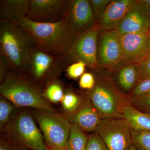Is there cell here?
Returning <instances> with one entry per match:
<instances>
[{"label":"cell","instance_id":"1","mask_svg":"<svg viewBox=\"0 0 150 150\" xmlns=\"http://www.w3.org/2000/svg\"><path fill=\"white\" fill-rule=\"evenodd\" d=\"M14 23L26 32L34 47L62 62L78 35L64 18L57 22L41 23L25 18Z\"/></svg>","mask_w":150,"mask_h":150},{"label":"cell","instance_id":"2","mask_svg":"<svg viewBox=\"0 0 150 150\" xmlns=\"http://www.w3.org/2000/svg\"><path fill=\"white\" fill-rule=\"evenodd\" d=\"M34 47L24 30L13 22L1 19V55L7 60L11 70L22 75L26 73Z\"/></svg>","mask_w":150,"mask_h":150},{"label":"cell","instance_id":"3","mask_svg":"<svg viewBox=\"0 0 150 150\" xmlns=\"http://www.w3.org/2000/svg\"><path fill=\"white\" fill-rule=\"evenodd\" d=\"M87 95L102 119L123 118L130 97L120 91L112 78L106 75L97 78L93 88L88 91Z\"/></svg>","mask_w":150,"mask_h":150},{"label":"cell","instance_id":"4","mask_svg":"<svg viewBox=\"0 0 150 150\" xmlns=\"http://www.w3.org/2000/svg\"><path fill=\"white\" fill-rule=\"evenodd\" d=\"M1 82V94L14 105L54 111L35 85L23 75L9 71Z\"/></svg>","mask_w":150,"mask_h":150},{"label":"cell","instance_id":"5","mask_svg":"<svg viewBox=\"0 0 150 150\" xmlns=\"http://www.w3.org/2000/svg\"><path fill=\"white\" fill-rule=\"evenodd\" d=\"M5 129L9 139L14 144L30 150H49L29 112H17Z\"/></svg>","mask_w":150,"mask_h":150},{"label":"cell","instance_id":"6","mask_svg":"<svg viewBox=\"0 0 150 150\" xmlns=\"http://www.w3.org/2000/svg\"><path fill=\"white\" fill-rule=\"evenodd\" d=\"M35 118L51 149H65L71 123L68 118L54 111L38 110Z\"/></svg>","mask_w":150,"mask_h":150},{"label":"cell","instance_id":"7","mask_svg":"<svg viewBox=\"0 0 150 150\" xmlns=\"http://www.w3.org/2000/svg\"><path fill=\"white\" fill-rule=\"evenodd\" d=\"M95 132L109 150H129L133 145L131 128L125 118H103Z\"/></svg>","mask_w":150,"mask_h":150},{"label":"cell","instance_id":"8","mask_svg":"<svg viewBox=\"0 0 150 150\" xmlns=\"http://www.w3.org/2000/svg\"><path fill=\"white\" fill-rule=\"evenodd\" d=\"M98 29L97 26H93L78 35L63 62L64 66L71 62L82 61L92 69L97 67L98 61L97 52Z\"/></svg>","mask_w":150,"mask_h":150},{"label":"cell","instance_id":"9","mask_svg":"<svg viewBox=\"0 0 150 150\" xmlns=\"http://www.w3.org/2000/svg\"><path fill=\"white\" fill-rule=\"evenodd\" d=\"M69 1L30 0L27 18L41 23H52L64 18Z\"/></svg>","mask_w":150,"mask_h":150},{"label":"cell","instance_id":"10","mask_svg":"<svg viewBox=\"0 0 150 150\" xmlns=\"http://www.w3.org/2000/svg\"><path fill=\"white\" fill-rule=\"evenodd\" d=\"M119 35L122 62L128 65L138 64L150 54L148 32Z\"/></svg>","mask_w":150,"mask_h":150},{"label":"cell","instance_id":"11","mask_svg":"<svg viewBox=\"0 0 150 150\" xmlns=\"http://www.w3.org/2000/svg\"><path fill=\"white\" fill-rule=\"evenodd\" d=\"M63 66L59 58L34 47L30 57L26 73L35 80L41 81L59 73Z\"/></svg>","mask_w":150,"mask_h":150},{"label":"cell","instance_id":"12","mask_svg":"<svg viewBox=\"0 0 150 150\" xmlns=\"http://www.w3.org/2000/svg\"><path fill=\"white\" fill-rule=\"evenodd\" d=\"M94 17L89 1L74 0L69 1L64 18L79 35L91 27Z\"/></svg>","mask_w":150,"mask_h":150},{"label":"cell","instance_id":"13","mask_svg":"<svg viewBox=\"0 0 150 150\" xmlns=\"http://www.w3.org/2000/svg\"><path fill=\"white\" fill-rule=\"evenodd\" d=\"M137 1H112L100 15L99 27L105 31L115 30Z\"/></svg>","mask_w":150,"mask_h":150},{"label":"cell","instance_id":"14","mask_svg":"<svg viewBox=\"0 0 150 150\" xmlns=\"http://www.w3.org/2000/svg\"><path fill=\"white\" fill-rule=\"evenodd\" d=\"M99 57L101 65L111 68L122 62L119 35L115 30L105 31L100 44Z\"/></svg>","mask_w":150,"mask_h":150},{"label":"cell","instance_id":"15","mask_svg":"<svg viewBox=\"0 0 150 150\" xmlns=\"http://www.w3.org/2000/svg\"><path fill=\"white\" fill-rule=\"evenodd\" d=\"M150 28V16L147 11L137 2L115 30L118 35L147 33Z\"/></svg>","mask_w":150,"mask_h":150},{"label":"cell","instance_id":"16","mask_svg":"<svg viewBox=\"0 0 150 150\" xmlns=\"http://www.w3.org/2000/svg\"><path fill=\"white\" fill-rule=\"evenodd\" d=\"M67 118L71 124L84 132H95L102 119L88 97L83 100L76 111L70 113Z\"/></svg>","mask_w":150,"mask_h":150},{"label":"cell","instance_id":"17","mask_svg":"<svg viewBox=\"0 0 150 150\" xmlns=\"http://www.w3.org/2000/svg\"><path fill=\"white\" fill-rule=\"evenodd\" d=\"M30 0H1V19L15 22L26 18Z\"/></svg>","mask_w":150,"mask_h":150},{"label":"cell","instance_id":"18","mask_svg":"<svg viewBox=\"0 0 150 150\" xmlns=\"http://www.w3.org/2000/svg\"><path fill=\"white\" fill-rule=\"evenodd\" d=\"M123 118L129 123L131 129L150 131V114L138 110L129 103L123 110Z\"/></svg>","mask_w":150,"mask_h":150},{"label":"cell","instance_id":"19","mask_svg":"<svg viewBox=\"0 0 150 150\" xmlns=\"http://www.w3.org/2000/svg\"><path fill=\"white\" fill-rule=\"evenodd\" d=\"M128 65L123 67L118 73V81L119 85L124 90H131L139 82V74L137 66Z\"/></svg>","mask_w":150,"mask_h":150},{"label":"cell","instance_id":"20","mask_svg":"<svg viewBox=\"0 0 150 150\" xmlns=\"http://www.w3.org/2000/svg\"><path fill=\"white\" fill-rule=\"evenodd\" d=\"M88 137L84 131L71 124L69 139L65 150H86Z\"/></svg>","mask_w":150,"mask_h":150},{"label":"cell","instance_id":"21","mask_svg":"<svg viewBox=\"0 0 150 150\" xmlns=\"http://www.w3.org/2000/svg\"><path fill=\"white\" fill-rule=\"evenodd\" d=\"M131 131L134 146L138 150H150V131Z\"/></svg>","mask_w":150,"mask_h":150},{"label":"cell","instance_id":"22","mask_svg":"<svg viewBox=\"0 0 150 150\" xmlns=\"http://www.w3.org/2000/svg\"><path fill=\"white\" fill-rule=\"evenodd\" d=\"M13 103L4 97L0 98V128L2 130L10 119L14 109Z\"/></svg>","mask_w":150,"mask_h":150},{"label":"cell","instance_id":"23","mask_svg":"<svg viewBox=\"0 0 150 150\" xmlns=\"http://www.w3.org/2000/svg\"><path fill=\"white\" fill-rule=\"evenodd\" d=\"M82 101V100L76 94L72 92L68 91L62 99V105L66 111L71 113L79 108Z\"/></svg>","mask_w":150,"mask_h":150},{"label":"cell","instance_id":"24","mask_svg":"<svg viewBox=\"0 0 150 150\" xmlns=\"http://www.w3.org/2000/svg\"><path fill=\"white\" fill-rule=\"evenodd\" d=\"M129 103L138 110L150 114V93L142 96H130Z\"/></svg>","mask_w":150,"mask_h":150},{"label":"cell","instance_id":"25","mask_svg":"<svg viewBox=\"0 0 150 150\" xmlns=\"http://www.w3.org/2000/svg\"><path fill=\"white\" fill-rule=\"evenodd\" d=\"M46 95L51 102L57 103L62 101L64 95L62 86L59 84L54 83L46 89Z\"/></svg>","mask_w":150,"mask_h":150},{"label":"cell","instance_id":"26","mask_svg":"<svg viewBox=\"0 0 150 150\" xmlns=\"http://www.w3.org/2000/svg\"><path fill=\"white\" fill-rule=\"evenodd\" d=\"M86 150H109L101 138L96 133L88 136Z\"/></svg>","mask_w":150,"mask_h":150},{"label":"cell","instance_id":"27","mask_svg":"<svg viewBox=\"0 0 150 150\" xmlns=\"http://www.w3.org/2000/svg\"><path fill=\"white\" fill-rule=\"evenodd\" d=\"M149 93H150V77L139 81L132 92L128 95L131 97H138Z\"/></svg>","mask_w":150,"mask_h":150},{"label":"cell","instance_id":"28","mask_svg":"<svg viewBox=\"0 0 150 150\" xmlns=\"http://www.w3.org/2000/svg\"><path fill=\"white\" fill-rule=\"evenodd\" d=\"M86 66L82 61L74 62L67 68V75L71 79H76L83 74Z\"/></svg>","mask_w":150,"mask_h":150},{"label":"cell","instance_id":"29","mask_svg":"<svg viewBox=\"0 0 150 150\" xmlns=\"http://www.w3.org/2000/svg\"><path fill=\"white\" fill-rule=\"evenodd\" d=\"M139 74V81L150 77V54L137 64Z\"/></svg>","mask_w":150,"mask_h":150},{"label":"cell","instance_id":"30","mask_svg":"<svg viewBox=\"0 0 150 150\" xmlns=\"http://www.w3.org/2000/svg\"><path fill=\"white\" fill-rule=\"evenodd\" d=\"M96 80L93 75L91 73H84L80 79L79 85L80 87L84 89L90 90L93 88L96 84Z\"/></svg>","mask_w":150,"mask_h":150},{"label":"cell","instance_id":"31","mask_svg":"<svg viewBox=\"0 0 150 150\" xmlns=\"http://www.w3.org/2000/svg\"><path fill=\"white\" fill-rule=\"evenodd\" d=\"M90 3L93 10L94 16L100 14L112 1L110 0H91Z\"/></svg>","mask_w":150,"mask_h":150},{"label":"cell","instance_id":"32","mask_svg":"<svg viewBox=\"0 0 150 150\" xmlns=\"http://www.w3.org/2000/svg\"><path fill=\"white\" fill-rule=\"evenodd\" d=\"M11 69L10 67L7 60L5 57L1 55L0 56V76L1 81L4 79L6 74L8 72V70Z\"/></svg>","mask_w":150,"mask_h":150},{"label":"cell","instance_id":"33","mask_svg":"<svg viewBox=\"0 0 150 150\" xmlns=\"http://www.w3.org/2000/svg\"><path fill=\"white\" fill-rule=\"evenodd\" d=\"M0 150H16V149L13 144H9L4 140H1Z\"/></svg>","mask_w":150,"mask_h":150},{"label":"cell","instance_id":"34","mask_svg":"<svg viewBox=\"0 0 150 150\" xmlns=\"http://www.w3.org/2000/svg\"><path fill=\"white\" fill-rule=\"evenodd\" d=\"M138 3L140 4L147 11H150V0H143L138 1Z\"/></svg>","mask_w":150,"mask_h":150},{"label":"cell","instance_id":"35","mask_svg":"<svg viewBox=\"0 0 150 150\" xmlns=\"http://www.w3.org/2000/svg\"><path fill=\"white\" fill-rule=\"evenodd\" d=\"M13 144V143H12ZM15 146L16 149V150H28L27 149H25L24 147H23L21 146H18V145H17L16 144H13Z\"/></svg>","mask_w":150,"mask_h":150},{"label":"cell","instance_id":"36","mask_svg":"<svg viewBox=\"0 0 150 150\" xmlns=\"http://www.w3.org/2000/svg\"><path fill=\"white\" fill-rule=\"evenodd\" d=\"M138 150L137 149V148L135 147V146H134V145H132V146H131V149H130V150Z\"/></svg>","mask_w":150,"mask_h":150},{"label":"cell","instance_id":"37","mask_svg":"<svg viewBox=\"0 0 150 150\" xmlns=\"http://www.w3.org/2000/svg\"><path fill=\"white\" fill-rule=\"evenodd\" d=\"M148 36H149V43L150 45V28L149 32H148Z\"/></svg>","mask_w":150,"mask_h":150},{"label":"cell","instance_id":"38","mask_svg":"<svg viewBox=\"0 0 150 150\" xmlns=\"http://www.w3.org/2000/svg\"><path fill=\"white\" fill-rule=\"evenodd\" d=\"M65 150L64 149H51V150Z\"/></svg>","mask_w":150,"mask_h":150}]
</instances>
